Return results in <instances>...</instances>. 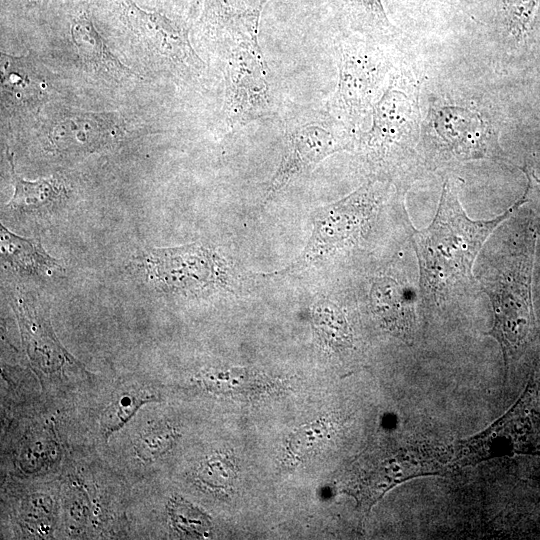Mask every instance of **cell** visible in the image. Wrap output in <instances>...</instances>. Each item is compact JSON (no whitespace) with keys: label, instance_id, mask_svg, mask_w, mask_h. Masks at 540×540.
<instances>
[{"label":"cell","instance_id":"cell-1","mask_svg":"<svg viewBox=\"0 0 540 540\" xmlns=\"http://www.w3.org/2000/svg\"><path fill=\"white\" fill-rule=\"evenodd\" d=\"M529 188L507 211L491 220H472L462 208L453 185L444 183L432 223L413 233L421 288L426 296H445L457 285L474 282L472 269L493 230L527 201Z\"/></svg>","mask_w":540,"mask_h":540},{"label":"cell","instance_id":"cell-2","mask_svg":"<svg viewBox=\"0 0 540 540\" xmlns=\"http://www.w3.org/2000/svg\"><path fill=\"white\" fill-rule=\"evenodd\" d=\"M426 475H442L436 446L417 442L364 452L347 469L343 487L368 511L391 488Z\"/></svg>","mask_w":540,"mask_h":540},{"label":"cell","instance_id":"cell-3","mask_svg":"<svg viewBox=\"0 0 540 540\" xmlns=\"http://www.w3.org/2000/svg\"><path fill=\"white\" fill-rule=\"evenodd\" d=\"M229 48L226 63L227 121L244 125L269 114L272 93L269 70L258 43V33L226 30Z\"/></svg>","mask_w":540,"mask_h":540},{"label":"cell","instance_id":"cell-4","mask_svg":"<svg viewBox=\"0 0 540 540\" xmlns=\"http://www.w3.org/2000/svg\"><path fill=\"white\" fill-rule=\"evenodd\" d=\"M335 53L338 83L326 110L351 131L372 114L388 66L376 48L361 40L341 39Z\"/></svg>","mask_w":540,"mask_h":540},{"label":"cell","instance_id":"cell-5","mask_svg":"<svg viewBox=\"0 0 540 540\" xmlns=\"http://www.w3.org/2000/svg\"><path fill=\"white\" fill-rule=\"evenodd\" d=\"M286 148L265 198L285 188L327 156L348 148L351 132L327 110H309L285 124Z\"/></svg>","mask_w":540,"mask_h":540},{"label":"cell","instance_id":"cell-6","mask_svg":"<svg viewBox=\"0 0 540 540\" xmlns=\"http://www.w3.org/2000/svg\"><path fill=\"white\" fill-rule=\"evenodd\" d=\"M534 241V235L525 239L517 254L504 266L496 289L490 292L494 325L487 334L500 343L506 369L509 356L525 341L533 322L530 282Z\"/></svg>","mask_w":540,"mask_h":540},{"label":"cell","instance_id":"cell-7","mask_svg":"<svg viewBox=\"0 0 540 540\" xmlns=\"http://www.w3.org/2000/svg\"><path fill=\"white\" fill-rule=\"evenodd\" d=\"M533 390L527 387L519 401L483 432L444 445L451 474L494 457L515 453H540V435L535 434L530 416Z\"/></svg>","mask_w":540,"mask_h":540},{"label":"cell","instance_id":"cell-8","mask_svg":"<svg viewBox=\"0 0 540 540\" xmlns=\"http://www.w3.org/2000/svg\"><path fill=\"white\" fill-rule=\"evenodd\" d=\"M417 89L403 75L393 76L372 109V125L359 138L362 152L384 161L413 140L418 123Z\"/></svg>","mask_w":540,"mask_h":540},{"label":"cell","instance_id":"cell-9","mask_svg":"<svg viewBox=\"0 0 540 540\" xmlns=\"http://www.w3.org/2000/svg\"><path fill=\"white\" fill-rule=\"evenodd\" d=\"M150 280L173 292H198L226 283L220 257L201 244L150 249L139 258Z\"/></svg>","mask_w":540,"mask_h":540},{"label":"cell","instance_id":"cell-10","mask_svg":"<svg viewBox=\"0 0 540 540\" xmlns=\"http://www.w3.org/2000/svg\"><path fill=\"white\" fill-rule=\"evenodd\" d=\"M373 188L372 184H366L316 211L312 220V235L301 257L302 262H316L357 241L374 207Z\"/></svg>","mask_w":540,"mask_h":540},{"label":"cell","instance_id":"cell-11","mask_svg":"<svg viewBox=\"0 0 540 540\" xmlns=\"http://www.w3.org/2000/svg\"><path fill=\"white\" fill-rule=\"evenodd\" d=\"M126 23L150 49L185 71L199 74L205 65L193 50L187 29L166 16L139 8L132 0H119Z\"/></svg>","mask_w":540,"mask_h":540},{"label":"cell","instance_id":"cell-12","mask_svg":"<svg viewBox=\"0 0 540 540\" xmlns=\"http://www.w3.org/2000/svg\"><path fill=\"white\" fill-rule=\"evenodd\" d=\"M433 127L446 149L461 160L479 159L494 153L493 132L476 111L441 107L434 113Z\"/></svg>","mask_w":540,"mask_h":540},{"label":"cell","instance_id":"cell-13","mask_svg":"<svg viewBox=\"0 0 540 540\" xmlns=\"http://www.w3.org/2000/svg\"><path fill=\"white\" fill-rule=\"evenodd\" d=\"M121 134L116 113L74 112L54 123L50 139L60 151L93 152L115 143Z\"/></svg>","mask_w":540,"mask_h":540},{"label":"cell","instance_id":"cell-14","mask_svg":"<svg viewBox=\"0 0 540 540\" xmlns=\"http://www.w3.org/2000/svg\"><path fill=\"white\" fill-rule=\"evenodd\" d=\"M15 311L27 354L39 372L48 377L59 376L66 367L78 366L55 339L48 321L34 303L18 297Z\"/></svg>","mask_w":540,"mask_h":540},{"label":"cell","instance_id":"cell-15","mask_svg":"<svg viewBox=\"0 0 540 540\" xmlns=\"http://www.w3.org/2000/svg\"><path fill=\"white\" fill-rule=\"evenodd\" d=\"M372 298L386 327L410 344L415 318L412 303L404 289L392 279H382L374 285Z\"/></svg>","mask_w":540,"mask_h":540},{"label":"cell","instance_id":"cell-16","mask_svg":"<svg viewBox=\"0 0 540 540\" xmlns=\"http://www.w3.org/2000/svg\"><path fill=\"white\" fill-rule=\"evenodd\" d=\"M46 82L26 58L1 55V90L16 105H33L44 96Z\"/></svg>","mask_w":540,"mask_h":540},{"label":"cell","instance_id":"cell-17","mask_svg":"<svg viewBox=\"0 0 540 540\" xmlns=\"http://www.w3.org/2000/svg\"><path fill=\"white\" fill-rule=\"evenodd\" d=\"M0 241L3 260L15 270L44 276L62 270L38 240L17 236L0 225Z\"/></svg>","mask_w":540,"mask_h":540},{"label":"cell","instance_id":"cell-18","mask_svg":"<svg viewBox=\"0 0 540 540\" xmlns=\"http://www.w3.org/2000/svg\"><path fill=\"white\" fill-rule=\"evenodd\" d=\"M71 33L82 60L93 70L104 72L114 78L133 76V72L109 51L86 14L78 16L73 21Z\"/></svg>","mask_w":540,"mask_h":540},{"label":"cell","instance_id":"cell-19","mask_svg":"<svg viewBox=\"0 0 540 540\" xmlns=\"http://www.w3.org/2000/svg\"><path fill=\"white\" fill-rule=\"evenodd\" d=\"M333 14L342 26L365 36H382L392 25L382 0H329Z\"/></svg>","mask_w":540,"mask_h":540},{"label":"cell","instance_id":"cell-20","mask_svg":"<svg viewBox=\"0 0 540 540\" xmlns=\"http://www.w3.org/2000/svg\"><path fill=\"white\" fill-rule=\"evenodd\" d=\"M11 169L14 194L7 204L11 210L29 212L44 208L59 200L63 194L61 182L54 178L27 181L19 176L14 169L13 155L7 151Z\"/></svg>","mask_w":540,"mask_h":540},{"label":"cell","instance_id":"cell-21","mask_svg":"<svg viewBox=\"0 0 540 540\" xmlns=\"http://www.w3.org/2000/svg\"><path fill=\"white\" fill-rule=\"evenodd\" d=\"M156 400L154 393L134 386H127L116 392L101 418L103 436L109 438L121 429L141 406Z\"/></svg>","mask_w":540,"mask_h":540},{"label":"cell","instance_id":"cell-22","mask_svg":"<svg viewBox=\"0 0 540 540\" xmlns=\"http://www.w3.org/2000/svg\"><path fill=\"white\" fill-rule=\"evenodd\" d=\"M196 382L205 390L231 395L260 390L263 380L252 371L233 367L204 370L196 376Z\"/></svg>","mask_w":540,"mask_h":540},{"label":"cell","instance_id":"cell-23","mask_svg":"<svg viewBox=\"0 0 540 540\" xmlns=\"http://www.w3.org/2000/svg\"><path fill=\"white\" fill-rule=\"evenodd\" d=\"M167 514L172 528L181 536L205 538L212 523L207 513L180 495H173L167 503Z\"/></svg>","mask_w":540,"mask_h":540},{"label":"cell","instance_id":"cell-24","mask_svg":"<svg viewBox=\"0 0 540 540\" xmlns=\"http://www.w3.org/2000/svg\"><path fill=\"white\" fill-rule=\"evenodd\" d=\"M237 478L235 458L227 453H217L205 458L195 470L200 486L215 493L228 492Z\"/></svg>","mask_w":540,"mask_h":540},{"label":"cell","instance_id":"cell-25","mask_svg":"<svg viewBox=\"0 0 540 540\" xmlns=\"http://www.w3.org/2000/svg\"><path fill=\"white\" fill-rule=\"evenodd\" d=\"M331 424L318 420L300 427L288 438L285 446V459L289 464H298L327 442Z\"/></svg>","mask_w":540,"mask_h":540},{"label":"cell","instance_id":"cell-26","mask_svg":"<svg viewBox=\"0 0 540 540\" xmlns=\"http://www.w3.org/2000/svg\"><path fill=\"white\" fill-rule=\"evenodd\" d=\"M179 438L178 429L169 422L159 421L149 424L138 435L134 450L143 461H153L169 451Z\"/></svg>","mask_w":540,"mask_h":540},{"label":"cell","instance_id":"cell-27","mask_svg":"<svg viewBox=\"0 0 540 540\" xmlns=\"http://www.w3.org/2000/svg\"><path fill=\"white\" fill-rule=\"evenodd\" d=\"M313 324L324 343L343 347L350 342L348 325L343 314L327 302L319 303L313 310Z\"/></svg>","mask_w":540,"mask_h":540},{"label":"cell","instance_id":"cell-28","mask_svg":"<svg viewBox=\"0 0 540 540\" xmlns=\"http://www.w3.org/2000/svg\"><path fill=\"white\" fill-rule=\"evenodd\" d=\"M54 511V502L48 495H29L21 507L23 526L34 535L47 536L51 533Z\"/></svg>","mask_w":540,"mask_h":540},{"label":"cell","instance_id":"cell-29","mask_svg":"<svg viewBox=\"0 0 540 540\" xmlns=\"http://www.w3.org/2000/svg\"><path fill=\"white\" fill-rule=\"evenodd\" d=\"M540 0H502L504 23L510 34L520 40L533 22Z\"/></svg>","mask_w":540,"mask_h":540},{"label":"cell","instance_id":"cell-30","mask_svg":"<svg viewBox=\"0 0 540 540\" xmlns=\"http://www.w3.org/2000/svg\"><path fill=\"white\" fill-rule=\"evenodd\" d=\"M67 518L74 527H81L88 517V500L83 491L73 487L66 503Z\"/></svg>","mask_w":540,"mask_h":540}]
</instances>
